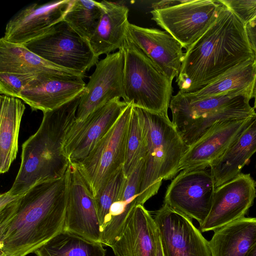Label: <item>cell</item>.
Returning a JSON list of instances; mask_svg holds the SVG:
<instances>
[{"label":"cell","instance_id":"21","mask_svg":"<svg viewBox=\"0 0 256 256\" xmlns=\"http://www.w3.org/2000/svg\"><path fill=\"white\" fill-rule=\"evenodd\" d=\"M256 152V114L252 122L224 153L210 166L215 188L240 174Z\"/></svg>","mask_w":256,"mask_h":256},{"label":"cell","instance_id":"1","mask_svg":"<svg viewBox=\"0 0 256 256\" xmlns=\"http://www.w3.org/2000/svg\"><path fill=\"white\" fill-rule=\"evenodd\" d=\"M68 168L59 178L38 182L0 204V249L6 256H26L64 230Z\"/></svg>","mask_w":256,"mask_h":256},{"label":"cell","instance_id":"31","mask_svg":"<svg viewBox=\"0 0 256 256\" xmlns=\"http://www.w3.org/2000/svg\"><path fill=\"white\" fill-rule=\"evenodd\" d=\"M125 178L122 166L112 175L104 186L94 196L101 230L111 206L119 195Z\"/></svg>","mask_w":256,"mask_h":256},{"label":"cell","instance_id":"14","mask_svg":"<svg viewBox=\"0 0 256 256\" xmlns=\"http://www.w3.org/2000/svg\"><path fill=\"white\" fill-rule=\"evenodd\" d=\"M68 174L64 230L92 242H100L101 226L94 194L76 164L70 163Z\"/></svg>","mask_w":256,"mask_h":256},{"label":"cell","instance_id":"16","mask_svg":"<svg viewBox=\"0 0 256 256\" xmlns=\"http://www.w3.org/2000/svg\"><path fill=\"white\" fill-rule=\"evenodd\" d=\"M256 114L248 118L227 120L216 124L188 146L181 160L180 171L210 167L248 126Z\"/></svg>","mask_w":256,"mask_h":256},{"label":"cell","instance_id":"39","mask_svg":"<svg viewBox=\"0 0 256 256\" xmlns=\"http://www.w3.org/2000/svg\"><path fill=\"white\" fill-rule=\"evenodd\" d=\"M0 256H6L2 251H0Z\"/></svg>","mask_w":256,"mask_h":256},{"label":"cell","instance_id":"23","mask_svg":"<svg viewBox=\"0 0 256 256\" xmlns=\"http://www.w3.org/2000/svg\"><path fill=\"white\" fill-rule=\"evenodd\" d=\"M0 72L38 75L79 76L78 73L50 63L32 52L24 45L0 39Z\"/></svg>","mask_w":256,"mask_h":256},{"label":"cell","instance_id":"8","mask_svg":"<svg viewBox=\"0 0 256 256\" xmlns=\"http://www.w3.org/2000/svg\"><path fill=\"white\" fill-rule=\"evenodd\" d=\"M220 4L218 0H183L174 6L150 12L152 20L186 50L214 22Z\"/></svg>","mask_w":256,"mask_h":256},{"label":"cell","instance_id":"9","mask_svg":"<svg viewBox=\"0 0 256 256\" xmlns=\"http://www.w3.org/2000/svg\"><path fill=\"white\" fill-rule=\"evenodd\" d=\"M215 186L210 170H183L168 186L164 204L200 225L211 209Z\"/></svg>","mask_w":256,"mask_h":256},{"label":"cell","instance_id":"29","mask_svg":"<svg viewBox=\"0 0 256 256\" xmlns=\"http://www.w3.org/2000/svg\"><path fill=\"white\" fill-rule=\"evenodd\" d=\"M104 8L102 2L72 0L64 20L79 36L90 42L98 26Z\"/></svg>","mask_w":256,"mask_h":256},{"label":"cell","instance_id":"33","mask_svg":"<svg viewBox=\"0 0 256 256\" xmlns=\"http://www.w3.org/2000/svg\"><path fill=\"white\" fill-rule=\"evenodd\" d=\"M246 25L256 17V0H219Z\"/></svg>","mask_w":256,"mask_h":256},{"label":"cell","instance_id":"38","mask_svg":"<svg viewBox=\"0 0 256 256\" xmlns=\"http://www.w3.org/2000/svg\"><path fill=\"white\" fill-rule=\"evenodd\" d=\"M250 24H256V17L252 20L250 22H249Z\"/></svg>","mask_w":256,"mask_h":256},{"label":"cell","instance_id":"25","mask_svg":"<svg viewBox=\"0 0 256 256\" xmlns=\"http://www.w3.org/2000/svg\"><path fill=\"white\" fill-rule=\"evenodd\" d=\"M0 172H8L18 152L21 120L26 106L18 98L0 96Z\"/></svg>","mask_w":256,"mask_h":256},{"label":"cell","instance_id":"13","mask_svg":"<svg viewBox=\"0 0 256 256\" xmlns=\"http://www.w3.org/2000/svg\"><path fill=\"white\" fill-rule=\"evenodd\" d=\"M124 54L121 48L98 61L80 98L76 121L84 120L96 108L124 97Z\"/></svg>","mask_w":256,"mask_h":256},{"label":"cell","instance_id":"2","mask_svg":"<svg viewBox=\"0 0 256 256\" xmlns=\"http://www.w3.org/2000/svg\"><path fill=\"white\" fill-rule=\"evenodd\" d=\"M254 58L245 24L221 4L214 22L184 52L176 82L180 91L194 92Z\"/></svg>","mask_w":256,"mask_h":256},{"label":"cell","instance_id":"5","mask_svg":"<svg viewBox=\"0 0 256 256\" xmlns=\"http://www.w3.org/2000/svg\"><path fill=\"white\" fill-rule=\"evenodd\" d=\"M120 48L124 60V101L148 110L168 114L172 97V80L136 44L128 28Z\"/></svg>","mask_w":256,"mask_h":256},{"label":"cell","instance_id":"20","mask_svg":"<svg viewBox=\"0 0 256 256\" xmlns=\"http://www.w3.org/2000/svg\"><path fill=\"white\" fill-rule=\"evenodd\" d=\"M102 2L104 11L96 31L90 40L91 48L98 58L120 48L129 24L127 6L118 2Z\"/></svg>","mask_w":256,"mask_h":256},{"label":"cell","instance_id":"12","mask_svg":"<svg viewBox=\"0 0 256 256\" xmlns=\"http://www.w3.org/2000/svg\"><path fill=\"white\" fill-rule=\"evenodd\" d=\"M256 197V183L249 174L240 173L216 188L210 210L200 230L214 231L244 217Z\"/></svg>","mask_w":256,"mask_h":256},{"label":"cell","instance_id":"24","mask_svg":"<svg viewBox=\"0 0 256 256\" xmlns=\"http://www.w3.org/2000/svg\"><path fill=\"white\" fill-rule=\"evenodd\" d=\"M256 242V218L245 216L214 230L212 256H246Z\"/></svg>","mask_w":256,"mask_h":256},{"label":"cell","instance_id":"32","mask_svg":"<svg viewBox=\"0 0 256 256\" xmlns=\"http://www.w3.org/2000/svg\"><path fill=\"white\" fill-rule=\"evenodd\" d=\"M36 76L29 74L0 72V94L18 98L22 89Z\"/></svg>","mask_w":256,"mask_h":256},{"label":"cell","instance_id":"26","mask_svg":"<svg viewBox=\"0 0 256 256\" xmlns=\"http://www.w3.org/2000/svg\"><path fill=\"white\" fill-rule=\"evenodd\" d=\"M239 96L226 94L190 100L179 90L172 98L169 106L172 113V122L180 134L194 120L222 108Z\"/></svg>","mask_w":256,"mask_h":256},{"label":"cell","instance_id":"18","mask_svg":"<svg viewBox=\"0 0 256 256\" xmlns=\"http://www.w3.org/2000/svg\"><path fill=\"white\" fill-rule=\"evenodd\" d=\"M128 34L151 61L170 80L177 77L184 53L181 44L166 31L130 23Z\"/></svg>","mask_w":256,"mask_h":256},{"label":"cell","instance_id":"17","mask_svg":"<svg viewBox=\"0 0 256 256\" xmlns=\"http://www.w3.org/2000/svg\"><path fill=\"white\" fill-rule=\"evenodd\" d=\"M79 76H36L21 91L18 98L32 110H54L82 92L86 84Z\"/></svg>","mask_w":256,"mask_h":256},{"label":"cell","instance_id":"4","mask_svg":"<svg viewBox=\"0 0 256 256\" xmlns=\"http://www.w3.org/2000/svg\"><path fill=\"white\" fill-rule=\"evenodd\" d=\"M134 107L146 145L144 171L140 192L144 205L158 192L162 180L171 179L180 172L181 160L188 146L168 114Z\"/></svg>","mask_w":256,"mask_h":256},{"label":"cell","instance_id":"15","mask_svg":"<svg viewBox=\"0 0 256 256\" xmlns=\"http://www.w3.org/2000/svg\"><path fill=\"white\" fill-rule=\"evenodd\" d=\"M72 0L32 3L19 10L8 22L2 38L20 45L42 36L64 20Z\"/></svg>","mask_w":256,"mask_h":256},{"label":"cell","instance_id":"22","mask_svg":"<svg viewBox=\"0 0 256 256\" xmlns=\"http://www.w3.org/2000/svg\"><path fill=\"white\" fill-rule=\"evenodd\" d=\"M256 87V58H254L232 68L202 89L183 94L190 100L226 94L243 96L250 100L254 97Z\"/></svg>","mask_w":256,"mask_h":256},{"label":"cell","instance_id":"30","mask_svg":"<svg viewBox=\"0 0 256 256\" xmlns=\"http://www.w3.org/2000/svg\"><path fill=\"white\" fill-rule=\"evenodd\" d=\"M146 145L140 120L133 106L131 113L123 171L128 176L139 162L144 158Z\"/></svg>","mask_w":256,"mask_h":256},{"label":"cell","instance_id":"7","mask_svg":"<svg viewBox=\"0 0 256 256\" xmlns=\"http://www.w3.org/2000/svg\"><path fill=\"white\" fill-rule=\"evenodd\" d=\"M132 104H130L115 124L89 154L76 164L94 196L124 162Z\"/></svg>","mask_w":256,"mask_h":256},{"label":"cell","instance_id":"11","mask_svg":"<svg viewBox=\"0 0 256 256\" xmlns=\"http://www.w3.org/2000/svg\"><path fill=\"white\" fill-rule=\"evenodd\" d=\"M154 220L164 256H212L208 241L190 218L164 204Z\"/></svg>","mask_w":256,"mask_h":256},{"label":"cell","instance_id":"6","mask_svg":"<svg viewBox=\"0 0 256 256\" xmlns=\"http://www.w3.org/2000/svg\"><path fill=\"white\" fill-rule=\"evenodd\" d=\"M24 46L46 60L84 77L86 72L98 62L90 42L79 36L64 20Z\"/></svg>","mask_w":256,"mask_h":256},{"label":"cell","instance_id":"10","mask_svg":"<svg viewBox=\"0 0 256 256\" xmlns=\"http://www.w3.org/2000/svg\"><path fill=\"white\" fill-rule=\"evenodd\" d=\"M129 104L114 98L89 114L84 120L75 121L69 128L64 152L70 163L83 160L115 124Z\"/></svg>","mask_w":256,"mask_h":256},{"label":"cell","instance_id":"36","mask_svg":"<svg viewBox=\"0 0 256 256\" xmlns=\"http://www.w3.org/2000/svg\"><path fill=\"white\" fill-rule=\"evenodd\" d=\"M246 256H256V242L252 247Z\"/></svg>","mask_w":256,"mask_h":256},{"label":"cell","instance_id":"19","mask_svg":"<svg viewBox=\"0 0 256 256\" xmlns=\"http://www.w3.org/2000/svg\"><path fill=\"white\" fill-rule=\"evenodd\" d=\"M158 229L144 205L136 206L110 246L116 256H156Z\"/></svg>","mask_w":256,"mask_h":256},{"label":"cell","instance_id":"3","mask_svg":"<svg viewBox=\"0 0 256 256\" xmlns=\"http://www.w3.org/2000/svg\"><path fill=\"white\" fill-rule=\"evenodd\" d=\"M84 92L62 106L43 112L38 128L22 145L20 167L8 191L10 194L20 196L38 182L65 174L70 162L64 152V142L76 119Z\"/></svg>","mask_w":256,"mask_h":256},{"label":"cell","instance_id":"34","mask_svg":"<svg viewBox=\"0 0 256 256\" xmlns=\"http://www.w3.org/2000/svg\"><path fill=\"white\" fill-rule=\"evenodd\" d=\"M246 30L250 45L256 58V24H248Z\"/></svg>","mask_w":256,"mask_h":256},{"label":"cell","instance_id":"28","mask_svg":"<svg viewBox=\"0 0 256 256\" xmlns=\"http://www.w3.org/2000/svg\"><path fill=\"white\" fill-rule=\"evenodd\" d=\"M100 242L63 230L34 252L36 256H106Z\"/></svg>","mask_w":256,"mask_h":256},{"label":"cell","instance_id":"37","mask_svg":"<svg viewBox=\"0 0 256 256\" xmlns=\"http://www.w3.org/2000/svg\"><path fill=\"white\" fill-rule=\"evenodd\" d=\"M254 108H256V87L255 88L254 92Z\"/></svg>","mask_w":256,"mask_h":256},{"label":"cell","instance_id":"27","mask_svg":"<svg viewBox=\"0 0 256 256\" xmlns=\"http://www.w3.org/2000/svg\"><path fill=\"white\" fill-rule=\"evenodd\" d=\"M250 100L240 96L228 104L194 120L180 134L190 146L217 124L230 120L248 118L256 114Z\"/></svg>","mask_w":256,"mask_h":256},{"label":"cell","instance_id":"35","mask_svg":"<svg viewBox=\"0 0 256 256\" xmlns=\"http://www.w3.org/2000/svg\"><path fill=\"white\" fill-rule=\"evenodd\" d=\"M156 256H164L158 231L156 239Z\"/></svg>","mask_w":256,"mask_h":256}]
</instances>
